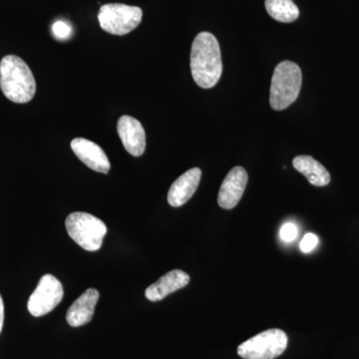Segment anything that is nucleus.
<instances>
[{
	"instance_id": "obj_1",
	"label": "nucleus",
	"mask_w": 359,
	"mask_h": 359,
	"mask_svg": "<svg viewBox=\"0 0 359 359\" xmlns=\"http://www.w3.org/2000/svg\"><path fill=\"white\" fill-rule=\"evenodd\" d=\"M191 71L201 88H212L223 72L221 48L216 37L210 32H201L194 39L191 49Z\"/></svg>"
},
{
	"instance_id": "obj_2",
	"label": "nucleus",
	"mask_w": 359,
	"mask_h": 359,
	"mask_svg": "<svg viewBox=\"0 0 359 359\" xmlns=\"http://www.w3.org/2000/svg\"><path fill=\"white\" fill-rule=\"evenodd\" d=\"M0 88L4 96L14 103H28L34 97L36 82L32 71L18 56L7 55L2 58L0 62Z\"/></svg>"
},
{
	"instance_id": "obj_3",
	"label": "nucleus",
	"mask_w": 359,
	"mask_h": 359,
	"mask_svg": "<svg viewBox=\"0 0 359 359\" xmlns=\"http://www.w3.org/2000/svg\"><path fill=\"white\" fill-rule=\"evenodd\" d=\"M301 68L292 61H283L276 66L271 78L269 104L276 111L287 109L297 100L301 92Z\"/></svg>"
},
{
	"instance_id": "obj_4",
	"label": "nucleus",
	"mask_w": 359,
	"mask_h": 359,
	"mask_svg": "<svg viewBox=\"0 0 359 359\" xmlns=\"http://www.w3.org/2000/svg\"><path fill=\"white\" fill-rule=\"evenodd\" d=\"M69 237L82 249L95 252L101 249L107 226L103 221L87 212H72L65 221Z\"/></svg>"
},
{
	"instance_id": "obj_5",
	"label": "nucleus",
	"mask_w": 359,
	"mask_h": 359,
	"mask_svg": "<svg viewBox=\"0 0 359 359\" xmlns=\"http://www.w3.org/2000/svg\"><path fill=\"white\" fill-rule=\"evenodd\" d=\"M289 337L282 330L273 328L243 342L238 354L244 359H275L287 349Z\"/></svg>"
},
{
	"instance_id": "obj_6",
	"label": "nucleus",
	"mask_w": 359,
	"mask_h": 359,
	"mask_svg": "<svg viewBox=\"0 0 359 359\" xmlns=\"http://www.w3.org/2000/svg\"><path fill=\"white\" fill-rule=\"evenodd\" d=\"M143 11L140 7L122 4H104L100 7L98 20L104 32L113 35L128 34L140 25Z\"/></svg>"
},
{
	"instance_id": "obj_7",
	"label": "nucleus",
	"mask_w": 359,
	"mask_h": 359,
	"mask_svg": "<svg viewBox=\"0 0 359 359\" xmlns=\"http://www.w3.org/2000/svg\"><path fill=\"white\" fill-rule=\"evenodd\" d=\"M65 297L62 283L55 276L45 275L28 299L27 309L35 318L50 313Z\"/></svg>"
},
{
	"instance_id": "obj_8",
	"label": "nucleus",
	"mask_w": 359,
	"mask_h": 359,
	"mask_svg": "<svg viewBox=\"0 0 359 359\" xmlns=\"http://www.w3.org/2000/svg\"><path fill=\"white\" fill-rule=\"evenodd\" d=\"M249 176L244 168H233L226 175L218 195V204L224 210H231L236 207L244 195Z\"/></svg>"
},
{
	"instance_id": "obj_9",
	"label": "nucleus",
	"mask_w": 359,
	"mask_h": 359,
	"mask_svg": "<svg viewBox=\"0 0 359 359\" xmlns=\"http://www.w3.org/2000/svg\"><path fill=\"white\" fill-rule=\"evenodd\" d=\"M118 135L125 150L134 157H140L146 149V133L138 120L131 116H122L118 120Z\"/></svg>"
},
{
	"instance_id": "obj_10",
	"label": "nucleus",
	"mask_w": 359,
	"mask_h": 359,
	"mask_svg": "<svg viewBox=\"0 0 359 359\" xmlns=\"http://www.w3.org/2000/svg\"><path fill=\"white\" fill-rule=\"evenodd\" d=\"M70 146L74 154L90 169L102 174L109 172L111 165L107 155L94 142L85 138H75L71 141Z\"/></svg>"
},
{
	"instance_id": "obj_11",
	"label": "nucleus",
	"mask_w": 359,
	"mask_h": 359,
	"mask_svg": "<svg viewBox=\"0 0 359 359\" xmlns=\"http://www.w3.org/2000/svg\"><path fill=\"white\" fill-rule=\"evenodd\" d=\"M201 178H202V171L199 168H193L186 173L181 175L172 184L169 193H168V203L170 205L179 208L185 205L197 191Z\"/></svg>"
},
{
	"instance_id": "obj_12",
	"label": "nucleus",
	"mask_w": 359,
	"mask_h": 359,
	"mask_svg": "<svg viewBox=\"0 0 359 359\" xmlns=\"http://www.w3.org/2000/svg\"><path fill=\"white\" fill-rule=\"evenodd\" d=\"M190 283V276L181 269H173L166 275L161 276L157 282L151 285L145 290V297L150 302H160L173 294L177 290L183 289Z\"/></svg>"
},
{
	"instance_id": "obj_13",
	"label": "nucleus",
	"mask_w": 359,
	"mask_h": 359,
	"mask_svg": "<svg viewBox=\"0 0 359 359\" xmlns=\"http://www.w3.org/2000/svg\"><path fill=\"white\" fill-rule=\"evenodd\" d=\"M98 290L89 289L73 302L66 313V320L72 327L87 325L93 318L97 302L99 301Z\"/></svg>"
},
{
	"instance_id": "obj_14",
	"label": "nucleus",
	"mask_w": 359,
	"mask_h": 359,
	"mask_svg": "<svg viewBox=\"0 0 359 359\" xmlns=\"http://www.w3.org/2000/svg\"><path fill=\"white\" fill-rule=\"evenodd\" d=\"M294 169L304 175L311 185L325 187L330 182V175L327 169L311 156H297L292 161Z\"/></svg>"
},
{
	"instance_id": "obj_15",
	"label": "nucleus",
	"mask_w": 359,
	"mask_h": 359,
	"mask_svg": "<svg viewBox=\"0 0 359 359\" xmlns=\"http://www.w3.org/2000/svg\"><path fill=\"white\" fill-rule=\"evenodd\" d=\"M269 15L283 23L294 22L299 16V7L292 0H266Z\"/></svg>"
},
{
	"instance_id": "obj_16",
	"label": "nucleus",
	"mask_w": 359,
	"mask_h": 359,
	"mask_svg": "<svg viewBox=\"0 0 359 359\" xmlns=\"http://www.w3.org/2000/svg\"><path fill=\"white\" fill-rule=\"evenodd\" d=\"M52 32L56 39L65 40L69 39L71 33H72V28L65 21L58 20L52 25Z\"/></svg>"
},
{
	"instance_id": "obj_17",
	"label": "nucleus",
	"mask_w": 359,
	"mask_h": 359,
	"mask_svg": "<svg viewBox=\"0 0 359 359\" xmlns=\"http://www.w3.org/2000/svg\"><path fill=\"white\" fill-rule=\"evenodd\" d=\"M299 235V229L297 224L294 223H287L283 224L280 231V237L285 243L294 242Z\"/></svg>"
},
{
	"instance_id": "obj_18",
	"label": "nucleus",
	"mask_w": 359,
	"mask_h": 359,
	"mask_svg": "<svg viewBox=\"0 0 359 359\" xmlns=\"http://www.w3.org/2000/svg\"><path fill=\"white\" fill-rule=\"evenodd\" d=\"M318 242H320V241H318V236L314 235V233H309L304 235L299 247H301L302 252L309 254V252H313V250L318 247Z\"/></svg>"
},
{
	"instance_id": "obj_19",
	"label": "nucleus",
	"mask_w": 359,
	"mask_h": 359,
	"mask_svg": "<svg viewBox=\"0 0 359 359\" xmlns=\"http://www.w3.org/2000/svg\"><path fill=\"white\" fill-rule=\"evenodd\" d=\"M4 323V304L1 295H0V334H1L2 327Z\"/></svg>"
}]
</instances>
